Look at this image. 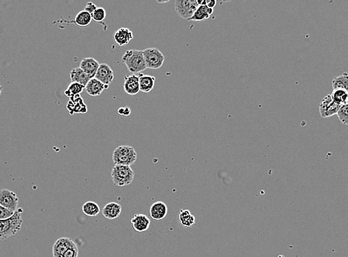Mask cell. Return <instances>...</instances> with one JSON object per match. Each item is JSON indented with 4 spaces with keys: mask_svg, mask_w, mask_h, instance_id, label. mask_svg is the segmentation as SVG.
Returning <instances> with one entry per match:
<instances>
[{
    "mask_svg": "<svg viewBox=\"0 0 348 257\" xmlns=\"http://www.w3.org/2000/svg\"><path fill=\"white\" fill-rule=\"evenodd\" d=\"M22 212L23 210L22 208H18L12 217L6 220H0V241L5 240L20 231L23 222Z\"/></svg>",
    "mask_w": 348,
    "mask_h": 257,
    "instance_id": "cell-1",
    "label": "cell"
},
{
    "mask_svg": "<svg viewBox=\"0 0 348 257\" xmlns=\"http://www.w3.org/2000/svg\"><path fill=\"white\" fill-rule=\"evenodd\" d=\"M122 61L129 72L133 73H140L147 69L143 51L128 50L122 57Z\"/></svg>",
    "mask_w": 348,
    "mask_h": 257,
    "instance_id": "cell-2",
    "label": "cell"
},
{
    "mask_svg": "<svg viewBox=\"0 0 348 257\" xmlns=\"http://www.w3.org/2000/svg\"><path fill=\"white\" fill-rule=\"evenodd\" d=\"M111 178L114 185L119 187L129 185L133 183L134 172L130 166L115 165L112 169Z\"/></svg>",
    "mask_w": 348,
    "mask_h": 257,
    "instance_id": "cell-3",
    "label": "cell"
},
{
    "mask_svg": "<svg viewBox=\"0 0 348 257\" xmlns=\"http://www.w3.org/2000/svg\"><path fill=\"white\" fill-rule=\"evenodd\" d=\"M137 159V153L131 146H122L113 150L112 160L114 165L130 166Z\"/></svg>",
    "mask_w": 348,
    "mask_h": 257,
    "instance_id": "cell-4",
    "label": "cell"
},
{
    "mask_svg": "<svg viewBox=\"0 0 348 257\" xmlns=\"http://www.w3.org/2000/svg\"><path fill=\"white\" fill-rule=\"evenodd\" d=\"M199 6L197 0H176L174 2V9L177 15L187 20L194 16Z\"/></svg>",
    "mask_w": 348,
    "mask_h": 257,
    "instance_id": "cell-5",
    "label": "cell"
},
{
    "mask_svg": "<svg viewBox=\"0 0 348 257\" xmlns=\"http://www.w3.org/2000/svg\"><path fill=\"white\" fill-rule=\"evenodd\" d=\"M143 51L147 68L156 70L163 66L165 56L160 50L156 48H149Z\"/></svg>",
    "mask_w": 348,
    "mask_h": 257,
    "instance_id": "cell-6",
    "label": "cell"
},
{
    "mask_svg": "<svg viewBox=\"0 0 348 257\" xmlns=\"http://www.w3.org/2000/svg\"><path fill=\"white\" fill-rule=\"evenodd\" d=\"M19 200L17 194L11 190L2 189L0 191V204L13 212L18 210Z\"/></svg>",
    "mask_w": 348,
    "mask_h": 257,
    "instance_id": "cell-7",
    "label": "cell"
},
{
    "mask_svg": "<svg viewBox=\"0 0 348 257\" xmlns=\"http://www.w3.org/2000/svg\"><path fill=\"white\" fill-rule=\"evenodd\" d=\"M340 108L333 102L330 95H327L319 105V113L322 118H329L337 114Z\"/></svg>",
    "mask_w": 348,
    "mask_h": 257,
    "instance_id": "cell-8",
    "label": "cell"
},
{
    "mask_svg": "<svg viewBox=\"0 0 348 257\" xmlns=\"http://www.w3.org/2000/svg\"><path fill=\"white\" fill-rule=\"evenodd\" d=\"M66 109L71 115L86 113L88 112V107L80 95H76L70 98L67 103Z\"/></svg>",
    "mask_w": 348,
    "mask_h": 257,
    "instance_id": "cell-9",
    "label": "cell"
},
{
    "mask_svg": "<svg viewBox=\"0 0 348 257\" xmlns=\"http://www.w3.org/2000/svg\"><path fill=\"white\" fill-rule=\"evenodd\" d=\"M94 78L100 81L104 85L109 86L114 79V73L109 65L100 64Z\"/></svg>",
    "mask_w": 348,
    "mask_h": 257,
    "instance_id": "cell-10",
    "label": "cell"
},
{
    "mask_svg": "<svg viewBox=\"0 0 348 257\" xmlns=\"http://www.w3.org/2000/svg\"><path fill=\"white\" fill-rule=\"evenodd\" d=\"M168 212L167 204L163 202H156L150 205L149 213L152 220L155 221H160L165 218Z\"/></svg>",
    "mask_w": 348,
    "mask_h": 257,
    "instance_id": "cell-11",
    "label": "cell"
},
{
    "mask_svg": "<svg viewBox=\"0 0 348 257\" xmlns=\"http://www.w3.org/2000/svg\"><path fill=\"white\" fill-rule=\"evenodd\" d=\"M123 88L127 94L131 96L137 94L140 92L139 75L132 74L125 76Z\"/></svg>",
    "mask_w": 348,
    "mask_h": 257,
    "instance_id": "cell-12",
    "label": "cell"
},
{
    "mask_svg": "<svg viewBox=\"0 0 348 257\" xmlns=\"http://www.w3.org/2000/svg\"><path fill=\"white\" fill-rule=\"evenodd\" d=\"M130 222H131L132 228L136 232H145L150 228V219L145 214H136L131 219Z\"/></svg>",
    "mask_w": 348,
    "mask_h": 257,
    "instance_id": "cell-13",
    "label": "cell"
},
{
    "mask_svg": "<svg viewBox=\"0 0 348 257\" xmlns=\"http://www.w3.org/2000/svg\"><path fill=\"white\" fill-rule=\"evenodd\" d=\"M109 86L104 85L96 78H92L87 84L85 90L89 96H97L101 95L104 91L109 89Z\"/></svg>",
    "mask_w": 348,
    "mask_h": 257,
    "instance_id": "cell-14",
    "label": "cell"
},
{
    "mask_svg": "<svg viewBox=\"0 0 348 257\" xmlns=\"http://www.w3.org/2000/svg\"><path fill=\"white\" fill-rule=\"evenodd\" d=\"M133 39V32L129 28H119L113 35V40L119 46L128 45Z\"/></svg>",
    "mask_w": 348,
    "mask_h": 257,
    "instance_id": "cell-15",
    "label": "cell"
},
{
    "mask_svg": "<svg viewBox=\"0 0 348 257\" xmlns=\"http://www.w3.org/2000/svg\"><path fill=\"white\" fill-rule=\"evenodd\" d=\"M99 65H100V64L93 58H84L81 61L79 68L82 69L87 74L89 75L91 79H92V78L95 77V75L97 72Z\"/></svg>",
    "mask_w": 348,
    "mask_h": 257,
    "instance_id": "cell-16",
    "label": "cell"
},
{
    "mask_svg": "<svg viewBox=\"0 0 348 257\" xmlns=\"http://www.w3.org/2000/svg\"><path fill=\"white\" fill-rule=\"evenodd\" d=\"M73 241L68 237H62L55 242L53 245V257H62Z\"/></svg>",
    "mask_w": 348,
    "mask_h": 257,
    "instance_id": "cell-17",
    "label": "cell"
},
{
    "mask_svg": "<svg viewBox=\"0 0 348 257\" xmlns=\"http://www.w3.org/2000/svg\"><path fill=\"white\" fill-rule=\"evenodd\" d=\"M122 206L116 202L108 203L102 209V215L107 220H115L120 216Z\"/></svg>",
    "mask_w": 348,
    "mask_h": 257,
    "instance_id": "cell-18",
    "label": "cell"
},
{
    "mask_svg": "<svg viewBox=\"0 0 348 257\" xmlns=\"http://www.w3.org/2000/svg\"><path fill=\"white\" fill-rule=\"evenodd\" d=\"M139 77L140 92L143 93H149L151 92L154 88L156 78L150 75L143 74L142 73H139Z\"/></svg>",
    "mask_w": 348,
    "mask_h": 257,
    "instance_id": "cell-19",
    "label": "cell"
},
{
    "mask_svg": "<svg viewBox=\"0 0 348 257\" xmlns=\"http://www.w3.org/2000/svg\"><path fill=\"white\" fill-rule=\"evenodd\" d=\"M70 78H71L72 82H77L84 86H86L87 84L91 79L90 76L87 74L79 67L74 68L71 72Z\"/></svg>",
    "mask_w": 348,
    "mask_h": 257,
    "instance_id": "cell-20",
    "label": "cell"
},
{
    "mask_svg": "<svg viewBox=\"0 0 348 257\" xmlns=\"http://www.w3.org/2000/svg\"><path fill=\"white\" fill-rule=\"evenodd\" d=\"M214 13V9L209 8L207 5H200L197 8L196 12L189 21H196V22H201V21L206 20L209 17L212 15Z\"/></svg>",
    "mask_w": 348,
    "mask_h": 257,
    "instance_id": "cell-21",
    "label": "cell"
},
{
    "mask_svg": "<svg viewBox=\"0 0 348 257\" xmlns=\"http://www.w3.org/2000/svg\"><path fill=\"white\" fill-rule=\"evenodd\" d=\"M179 221L184 228H190L195 225V217L188 210H181L179 214Z\"/></svg>",
    "mask_w": 348,
    "mask_h": 257,
    "instance_id": "cell-22",
    "label": "cell"
},
{
    "mask_svg": "<svg viewBox=\"0 0 348 257\" xmlns=\"http://www.w3.org/2000/svg\"><path fill=\"white\" fill-rule=\"evenodd\" d=\"M92 21V14H89V12H87L85 10H83V11H79V12L76 14L73 22H74L75 25H77V26L87 27L90 25Z\"/></svg>",
    "mask_w": 348,
    "mask_h": 257,
    "instance_id": "cell-23",
    "label": "cell"
},
{
    "mask_svg": "<svg viewBox=\"0 0 348 257\" xmlns=\"http://www.w3.org/2000/svg\"><path fill=\"white\" fill-rule=\"evenodd\" d=\"M82 212L88 217H96L100 212L99 204L95 202L88 201L82 205Z\"/></svg>",
    "mask_w": 348,
    "mask_h": 257,
    "instance_id": "cell-24",
    "label": "cell"
},
{
    "mask_svg": "<svg viewBox=\"0 0 348 257\" xmlns=\"http://www.w3.org/2000/svg\"><path fill=\"white\" fill-rule=\"evenodd\" d=\"M330 96H331L333 102L339 106H344L348 102V92L343 90V89H333Z\"/></svg>",
    "mask_w": 348,
    "mask_h": 257,
    "instance_id": "cell-25",
    "label": "cell"
},
{
    "mask_svg": "<svg viewBox=\"0 0 348 257\" xmlns=\"http://www.w3.org/2000/svg\"><path fill=\"white\" fill-rule=\"evenodd\" d=\"M332 86L333 89H343L348 92V73H344L343 74L335 76L332 81Z\"/></svg>",
    "mask_w": 348,
    "mask_h": 257,
    "instance_id": "cell-26",
    "label": "cell"
},
{
    "mask_svg": "<svg viewBox=\"0 0 348 257\" xmlns=\"http://www.w3.org/2000/svg\"><path fill=\"white\" fill-rule=\"evenodd\" d=\"M85 86L77 83V82H71L68 85V89L64 92V94L67 97L71 98L76 95H80V93L85 90Z\"/></svg>",
    "mask_w": 348,
    "mask_h": 257,
    "instance_id": "cell-27",
    "label": "cell"
},
{
    "mask_svg": "<svg viewBox=\"0 0 348 257\" xmlns=\"http://www.w3.org/2000/svg\"><path fill=\"white\" fill-rule=\"evenodd\" d=\"M337 116L342 124L348 126V104L341 106L340 109L338 111Z\"/></svg>",
    "mask_w": 348,
    "mask_h": 257,
    "instance_id": "cell-28",
    "label": "cell"
},
{
    "mask_svg": "<svg viewBox=\"0 0 348 257\" xmlns=\"http://www.w3.org/2000/svg\"><path fill=\"white\" fill-rule=\"evenodd\" d=\"M92 20H94L96 22H102L104 19H106V11L105 8H97L92 14Z\"/></svg>",
    "mask_w": 348,
    "mask_h": 257,
    "instance_id": "cell-29",
    "label": "cell"
},
{
    "mask_svg": "<svg viewBox=\"0 0 348 257\" xmlns=\"http://www.w3.org/2000/svg\"><path fill=\"white\" fill-rule=\"evenodd\" d=\"M78 254H79V251L77 246L74 242H73L62 257H78Z\"/></svg>",
    "mask_w": 348,
    "mask_h": 257,
    "instance_id": "cell-30",
    "label": "cell"
},
{
    "mask_svg": "<svg viewBox=\"0 0 348 257\" xmlns=\"http://www.w3.org/2000/svg\"><path fill=\"white\" fill-rule=\"evenodd\" d=\"M14 212L0 204V220H6L14 215Z\"/></svg>",
    "mask_w": 348,
    "mask_h": 257,
    "instance_id": "cell-31",
    "label": "cell"
},
{
    "mask_svg": "<svg viewBox=\"0 0 348 257\" xmlns=\"http://www.w3.org/2000/svg\"><path fill=\"white\" fill-rule=\"evenodd\" d=\"M96 8H97V7H96V5L93 4V2H88L86 6H85V11H87V12H89V14H92L94 12Z\"/></svg>",
    "mask_w": 348,
    "mask_h": 257,
    "instance_id": "cell-32",
    "label": "cell"
},
{
    "mask_svg": "<svg viewBox=\"0 0 348 257\" xmlns=\"http://www.w3.org/2000/svg\"><path fill=\"white\" fill-rule=\"evenodd\" d=\"M130 113H131V110H130V109L129 107L120 108V109H119V110H118V113H119V115H122V116H129Z\"/></svg>",
    "mask_w": 348,
    "mask_h": 257,
    "instance_id": "cell-33",
    "label": "cell"
},
{
    "mask_svg": "<svg viewBox=\"0 0 348 257\" xmlns=\"http://www.w3.org/2000/svg\"><path fill=\"white\" fill-rule=\"evenodd\" d=\"M206 2H207V6L212 9H214V7L217 5V1L215 0H206Z\"/></svg>",
    "mask_w": 348,
    "mask_h": 257,
    "instance_id": "cell-34",
    "label": "cell"
},
{
    "mask_svg": "<svg viewBox=\"0 0 348 257\" xmlns=\"http://www.w3.org/2000/svg\"><path fill=\"white\" fill-rule=\"evenodd\" d=\"M2 87L0 85V96H1V94H2Z\"/></svg>",
    "mask_w": 348,
    "mask_h": 257,
    "instance_id": "cell-35",
    "label": "cell"
},
{
    "mask_svg": "<svg viewBox=\"0 0 348 257\" xmlns=\"http://www.w3.org/2000/svg\"><path fill=\"white\" fill-rule=\"evenodd\" d=\"M347 104H348V102H347Z\"/></svg>",
    "mask_w": 348,
    "mask_h": 257,
    "instance_id": "cell-36",
    "label": "cell"
}]
</instances>
